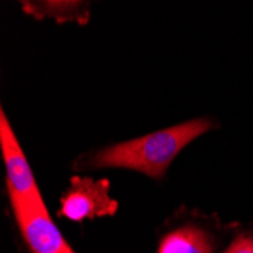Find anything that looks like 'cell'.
Returning <instances> with one entry per match:
<instances>
[{
	"label": "cell",
	"mask_w": 253,
	"mask_h": 253,
	"mask_svg": "<svg viewBox=\"0 0 253 253\" xmlns=\"http://www.w3.org/2000/svg\"><path fill=\"white\" fill-rule=\"evenodd\" d=\"M211 127L212 123L203 119L176 125L132 141L111 146L96 155L93 166L132 169L150 177H161L183 147Z\"/></svg>",
	"instance_id": "1"
},
{
	"label": "cell",
	"mask_w": 253,
	"mask_h": 253,
	"mask_svg": "<svg viewBox=\"0 0 253 253\" xmlns=\"http://www.w3.org/2000/svg\"><path fill=\"white\" fill-rule=\"evenodd\" d=\"M0 143L6 166L8 193L12 206H45L34 173L28 164L5 112H0Z\"/></svg>",
	"instance_id": "2"
},
{
	"label": "cell",
	"mask_w": 253,
	"mask_h": 253,
	"mask_svg": "<svg viewBox=\"0 0 253 253\" xmlns=\"http://www.w3.org/2000/svg\"><path fill=\"white\" fill-rule=\"evenodd\" d=\"M15 218L34 253H75L49 217L45 206H12Z\"/></svg>",
	"instance_id": "4"
},
{
	"label": "cell",
	"mask_w": 253,
	"mask_h": 253,
	"mask_svg": "<svg viewBox=\"0 0 253 253\" xmlns=\"http://www.w3.org/2000/svg\"><path fill=\"white\" fill-rule=\"evenodd\" d=\"M212 243L208 234L196 226L176 229L164 237L158 253H211Z\"/></svg>",
	"instance_id": "5"
},
{
	"label": "cell",
	"mask_w": 253,
	"mask_h": 253,
	"mask_svg": "<svg viewBox=\"0 0 253 253\" xmlns=\"http://www.w3.org/2000/svg\"><path fill=\"white\" fill-rule=\"evenodd\" d=\"M224 253H253V237L240 235Z\"/></svg>",
	"instance_id": "6"
},
{
	"label": "cell",
	"mask_w": 253,
	"mask_h": 253,
	"mask_svg": "<svg viewBox=\"0 0 253 253\" xmlns=\"http://www.w3.org/2000/svg\"><path fill=\"white\" fill-rule=\"evenodd\" d=\"M72 188L62 197L61 214L75 221L114 214L117 203L108 196V180L73 177Z\"/></svg>",
	"instance_id": "3"
}]
</instances>
